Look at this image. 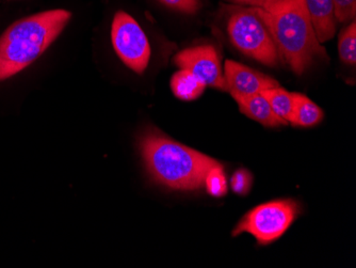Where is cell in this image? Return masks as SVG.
<instances>
[{
  "label": "cell",
  "instance_id": "cell-1",
  "mask_svg": "<svg viewBox=\"0 0 356 268\" xmlns=\"http://www.w3.org/2000/svg\"><path fill=\"white\" fill-rule=\"evenodd\" d=\"M139 145L152 177L175 191H194L201 187L207 172L219 164L155 129L145 132L140 138Z\"/></svg>",
  "mask_w": 356,
  "mask_h": 268
},
{
  "label": "cell",
  "instance_id": "cell-2",
  "mask_svg": "<svg viewBox=\"0 0 356 268\" xmlns=\"http://www.w3.org/2000/svg\"><path fill=\"white\" fill-rule=\"evenodd\" d=\"M273 39L280 59L302 75L317 59L327 60V51L316 37L304 0H293L265 11L255 8Z\"/></svg>",
  "mask_w": 356,
  "mask_h": 268
},
{
  "label": "cell",
  "instance_id": "cell-3",
  "mask_svg": "<svg viewBox=\"0 0 356 268\" xmlns=\"http://www.w3.org/2000/svg\"><path fill=\"white\" fill-rule=\"evenodd\" d=\"M67 10H49L12 24L0 37V81L29 67L69 23Z\"/></svg>",
  "mask_w": 356,
  "mask_h": 268
},
{
  "label": "cell",
  "instance_id": "cell-4",
  "mask_svg": "<svg viewBox=\"0 0 356 268\" xmlns=\"http://www.w3.org/2000/svg\"><path fill=\"white\" fill-rule=\"evenodd\" d=\"M227 33L236 49L263 65L277 67L281 61L269 30L255 8H232Z\"/></svg>",
  "mask_w": 356,
  "mask_h": 268
},
{
  "label": "cell",
  "instance_id": "cell-5",
  "mask_svg": "<svg viewBox=\"0 0 356 268\" xmlns=\"http://www.w3.org/2000/svg\"><path fill=\"white\" fill-rule=\"evenodd\" d=\"M299 204L280 199L261 204L245 214L236 226L233 236L251 234L259 245L273 243L285 234L299 215Z\"/></svg>",
  "mask_w": 356,
  "mask_h": 268
},
{
  "label": "cell",
  "instance_id": "cell-6",
  "mask_svg": "<svg viewBox=\"0 0 356 268\" xmlns=\"http://www.w3.org/2000/svg\"><path fill=\"white\" fill-rule=\"evenodd\" d=\"M112 45L126 67L137 74L147 69L151 59L149 40L139 24L124 11H118L111 27Z\"/></svg>",
  "mask_w": 356,
  "mask_h": 268
},
{
  "label": "cell",
  "instance_id": "cell-7",
  "mask_svg": "<svg viewBox=\"0 0 356 268\" xmlns=\"http://www.w3.org/2000/svg\"><path fill=\"white\" fill-rule=\"evenodd\" d=\"M174 63L179 69L191 72L206 87L226 91L219 54L213 45H199L184 49L174 57Z\"/></svg>",
  "mask_w": 356,
  "mask_h": 268
},
{
  "label": "cell",
  "instance_id": "cell-8",
  "mask_svg": "<svg viewBox=\"0 0 356 268\" xmlns=\"http://www.w3.org/2000/svg\"><path fill=\"white\" fill-rule=\"evenodd\" d=\"M223 74L226 91L231 93L236 102L281 86L274 78L234 60H226Z\"/></svg>",
  "mask_w": 356,
  "mask_h": 268
},
{
  "label": "cell",
  "instance_id": "cell-9",
  "mask_svg": "<svg viewBox=\"0 0 356 268\" xmlns=\"http://www.w3.org/2000/svg\"><path fill=\"white\" fill-rule=\"evenodd\" d=\"M306 10L320 43L334 37L337 27L333 0H304Z\"/></svg>",
  "mask_w": 356,
  "mask_h": 268
},
{
  "label": "cell",
  "instance_id": "cell-10",
  "mask_svg": "<svg viewBox=\"0 0 356 268\" xmlns=\"http://www.w3.org/2000/svg\"><path fill=\"white\" fill-rule=\"evenodd\" d=\"M237 104L243 115L267 127H277L288 124L274 113L271 106L261 93L239 100Z\"/></svg>",
  "mask_w": 356,
  "mask_h": 268
},
{
  "label": "cell",
  "instance_id": "cell-11",
  "mask_svg": "<svg viewBox=\"0 0 356 268\" xmlns=\"http://www.w3.org/2000/svg\"><path fill=\"white\" fill-rule=\"evenodd\" d=\"M325 118L321 108L301 93H295V106L289 123L297 127H313Z\"/></svg>",
  "mask_w": 356,
  "mask_h": 268
},
{
  "label": "cell",
  "instance_id": "cell-12",
  "mask_svg": "<svg viewBox=\"0 0 356 268\" xmlns=\"http://www.w3.org/2000/svg\"><path fill=\"white\" fill-rule=\"evenodd\" d=\"M171 89L177 99L193 101L205 91V84L187 70H179L171 78Z\"/></svg>",
  "mask_w": 356,
  "mask_h": 268
},
{
  "label": "cell",
  "instance_id": "cell-13",
  "mask_svg": "<svg viewBox=\"0 0 356 268\" xmlns=\"http://www.w3.org/2000/svg\"><path fill=\"white\" fill-rule=\"evenodd\" d=\"M261 94L271 106L274 113L289 123L293 116V106H295V93L287 91L279 86V87L265 90L261 92Z\"/></svg>",
  "mask_w": 356,
  "mask_h": 268
},
{
  "label": "cell",
  "instance_id": "cell-14",
  "mask_svg": "<svg viewBox=\"0 0 356 268\" xmlns=\"http://www.w3.org/2000/svg\"><path fill=\"white\" fill-rule=\"evenodd\" d=\"M356 24L352 21L343 33L339 35L338 40V53L341 61L347 65H355L356 63Z\"/></svg>",
  "mask_w": 356,
  "mask_h": 268
},
{
  "label": "cell",
  "instance_id": "cell-15",
  "mask_svg": "<svg viewBox=\"0 0 356 268\" xmlns=\"http://www.w3.org/2000/svg\"><path fill=\"white\" fill-rule=\"evenodd\" d=\"M204 184L206 191L210 196L215 198H221L227 193V182H226L225 173L220 164L213 166L206 175Z\"/></svg>",
  "mask_w": 356,
  "mask_h": 268
},
{
  "label": "cell",
  "instance_id": "cell-16",
  "mask_svg": "<svg viewBox=\"0 0 356 268\" xmlns=\"http://www.w3.org/2000/svg\"><path fill=\"white\" fill-rule=\"evenodd\" d=\"M333 3L337 22L355 21L356 0H333Z\"/></svg>",
  "mask_w": 356,
  "mask_h": 268
},
{
  "label": "cell",
  "instance_id": "cell-17",
  "mask_svg": "<svg viewBox=\"0 0 356 268\" xmlns=\"http://www.w3.org/2000/svg\"><path fill=\"white\" fill-rule=\"evenodd\" d=\"M252 185V177L247 170H238L231 180V187L237 195L245 196L250 191Z\"/></svg>",
  "mask_w": 356,
  "mask_h": 268
},
{
  "label": "cell",
  "instance_id": "cell-18",
  "mask_svg": "<svg viewBox=\"0 0 356 268\" xmlns=\"http://www.w3.org/2000/svg\"><path fill=\"white\" fill-rule=\"evenodd\" d=\"M160 3L176 11L192 14L200 9L199 0H159Z\"/></svg>",
  "mask_w": 356,
  "mask_h": 268
},
{
  "label": "cell",
  "instance_id": "cell-19",
  "mask_svg": "<svg viewBox=\"0 0 356 268\" xmlns=\"http://www.w3.org/2000/svg\"><path fill=\"white\" fill-rule=\"evenodd\" d=\"M232 3L239 6H249L252 8H261L265 9L266 6L269 3V0H229Z\"/></svg>",
  "mask_w": 356,
  "mask_h": 268
},
{
  "label": "cell",
  "instance_id": "cell-20",
  "mask_svg": "<svg viewBox=\"0 0 356 268\" xmlns=\"http://www.w3.org/2000/svg\"><path fill=\"white\" fill-rule=\"evenodd\" d=\"M293 1V0H269V3L266 6L265 11H269V10L274 9V8L280 7V6L285 5V3Z\"/></svg>",
  "mask_w": 356,
  "mask_h": 268
}]
</instances>
